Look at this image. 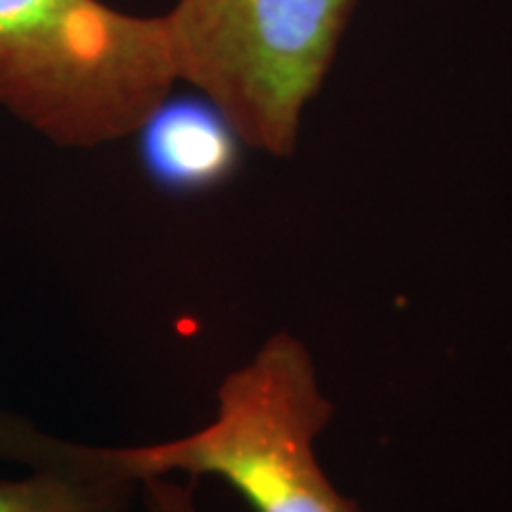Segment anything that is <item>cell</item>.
I'll return each instance as SVG.
<instances>
[{"label":"cell","mask_w":512,"mask_h":512,"mask_svg":"<svg viewBox=\"0 0 512 512\" xmlns=\"http://www.w3.org/2000/svg\"><path fill=\"white\" fill-rule=\"evenodd\" d=\"M176 81L164 15L102 0H0V107L55 145L133 136Z\"/></svg>","instance_id":"obj_1"},{"label":"cell","mask_w":512,"mask_h":512,"mask_svg":"<svg viewBox=\"0 0 512 512\" xmlns=\"http://www.w3.org/2000/svg\"><path fill=\"white\" fill-rule=\"evenodd\" d=\"M216 401L214 420L197 432L112 448L114 463L138 484L174 472L219 477L254 512H361L318 463L316 439L335 408L302 339L273 335L221 382Z\"/></svg>","instance_id":"obj_2"},{"label":"cell","mask_w":512,"mask_h":512,"mask_svg":"<svg viewBox=\"0 0 512 512\" xmlns=\"http://www.w3.org/2000/svg\"><path fill=\"white\" fill-rule=\"evenodd\" d=\"M351 5L354 0H176L164 22L178 81L214 102L247 147L290 157Z\"/></svg>","instance_id":"obj_3"},{"label":"cell","mask_w":512,"mask_h":512,"mask_svg":"<svg viewBox=\"0 0 512 512\" xmlns=\"http://www.w3.org/2000/svg\"><path fill=\"white\" fill-rule=\"evenodd\" d=\"M0 453L36 467L34 475L0 482V512H128L138 482L121 472L112 448L22 437L0 422Z\"/></svg>","instance_id":"obj_4"},{"label":"cell","mask_w":512,"mask_h":512,"mask_svg":"<svg viewBox=\"0 0 512 512\" xmlns=\"http://www.w3.org/2000/svg\"><path fill=\"white\" fill-rule=\"evenodd\" d=\"M147 176L171 192H204L238 171L242 138L214 102L166 98L138 128Z\"/></svg>","instance_id":"obj_5"},{"label":"cell","mask_w":512,"mask_h":512,"mask_svg":"<svg viewBox=\"0 0 512 512\" xmlns=\"http://www.w3.org/2000/svg\"><path fill=\"white\" fill-rule=\"evenodd\" d=\"M140 484L145 489V503L150 512H200L188 486L169 482L166 477H150Z\"/></svg>","instance_id":"obj_6"}]
</instances>
